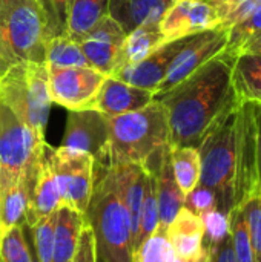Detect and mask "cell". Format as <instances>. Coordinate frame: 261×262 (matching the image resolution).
Returning a JSON list of instances; mask_svg holds the SVG:
<instances>
[{
  "instance_id": "cell-18",
  "label": "cell",
  "mask_w": 261,
  "mask_h": 262,
  "mask_svg": "<svg viewBox=\"0 0 261 262\" xmlns=\"http://www.w3.org/2000/svg\"><path fill=\"white\" fill-rule=\"evenodd\" d=\"M166 236L174 249L175 256L180 259L200 261L208 256V250L203 244L205 226L202 216L185 206L168 226Z\"/></svg>"
},
{
  "instance_id": "cell-7",
  "label": "cell",
  "mask_w": 261,
  "mask_h": 262,
  "mask_svg": "<svg viewBox=\"0 0 261 262\" xmlns=\"http://www.w3.org/2000/svg\"><path fill=\"white\" fill-rule=\"evenodd\" d=\"M46 140L0 103V189L23 178L38 163Z\"/></svg>"
},
{
  "instance_id": "cell-34",
  "label": "cell",
  "mask_w": 261,
  "mask_h": 262,
  "mask_svg": "<svg viewBox=\"0 0 261 262\" xmlns=\"http://www.w3.org/2000/svg\"><path fill=\"white\" fill-rule=\"evenodd\" d=\"M228 32H229V41H228L226 52H229V54H234L245 41H248L254 35L260 34L261 3L254 9V12L249 17H246L245 20H242L237 25H234L232 28H229Z\"/></svg>"
},
{
  "instance_id": "cell-24",
  "label": "cell",
  "mask_w": 261,
  "mask_h": 262,
  "mask_svg": "<svg viewBox=\"0 0 261 262\" xmlns=\"http://www.w3.org/2000/svg\"><path fill=\"white\" fill-rule=\"evenodd\" d=\"M171 166L175 177V181L185 196L192 192L198 183L202 175V160L198 147L192 146H171Z\"/></svg>"
},
{
  "instance_id": "cell-38",
  "label": "cell",
  "mask_w": 261,
  "mask_h": 262,
  "mask_svg": "<svg viewBox=\"0 0 261 262\" xmlns=\"http://www.w3.org/2000/svg\"><path fill=\"white\" fill-rule=\"evenodd\" d=\"M208 258L206 262H237L234 255V247H232V239L231 235L223 239L222 243L208 247Z\"/></svg>"
},
{
  "instance_id": "cell-29",
  "label": "cell",
  "mask_w": 261,
  "mask_h": 262,
  "mask_svg": "<svg viewBox=\"0 0 261 262\" xmlns=\"http://www.w3.org/2000/svg\"><path fill=\"white\" fill-rule=\"evenodd\" d=\"M240 207L246 220L255 262H261V187L258 184L242 201Z\"/></svg>"
},
{
  "instance_id": "cell-5",
  "label": "cell",
  "mask_w": 261,
  "mask_h": 262,
  "mask_svg": "<svg viewBox=\"0 0 261 262\" xmlns=\"http://www.w3.org/2000/svg\"><path fill=\"white\" fill-rule=\"evenodd\" d=\"M0 103L45 138L51 112L48 71L45 63L17 61L0 77Z\"/></svg>"
},
{
  "instance_id": "cell-42",
  "label": "cell",
  "mask_w": 261,
  "mask_h": 262,
  "mask_svg": "<svg viewBox=\"0 0 261 262\" xmlns=\"http://www.w3.org/2000/svg\"><path fill=\"white\" fill-rule=\"evenodd\" d=\"M208 258V256H206ZM206 258L205 259H200V261H186V259H180V258H175V261L174 262H206Z\"/></svg>"
},
{
  "instance_id": "cell-2",
  "label": "cell",
  "mask_w": 261,
  "mask_h": 262,
  "mask_svg": "<svg viewBox=\"0 0 261 262\" xmlns=\"http://www.w3.org/2000/svg\"><path fill=\"white\" fill-rule=\"evenodd\" d=\"M168 146H171L168 115L157 100L143 109L108 118L106 166H145Z\"/></svg>"
},
{
  "instance_id": "cell-16",
  "label": "cell",
  "mask_w": 261,
  "mask_h": 262,
  "mask_svg": "<svg viewBox=\"0 0 261 262\" xmlns=\"http://www.w3.org/2000/svg\"><path fill=\"white\" fill-rule=\"evenodd\" d=\"M152 101H154L152 92L140 89L137 86H132L126 81L108 75L95 97L94 109L111 118V117L143 109Z\"/></svg>"
},
{
  "instance_id": "cell-30",
  "label": "cell",
  "mask_w": 261,
  "mask_h": 262,
  "mask_svg": "<svg viewBox=\"0 0 261 262\" xmlns=\"http://www.w3.org/2000/svg\"><path fill=\"white\" fill-rule=\"evenodd\" d=\"M0 256L5 262H38L29 252L23 226H14L3 232L0 241Z\"/></svg>"
},
{
  "instance_id": "cell-21",
  "label": "cell",
  "mask_w": 261,
  "mask_h": 262,
  "mask_svg": "<svg viewBox=\"0 0 261 262\" xmlns=\"http://www.w3.org/2000/svg\"><path fill=\"white\" fill-rule=\"evenodd\" d=\"M232 88L238 101L261 104V54H234Z\"/></svg>"
},
{
  "instance_id": "cell-1",
  "label": "cell",
  "mask_w": 261,
  "mask_h": 262,
  "mask_svg": "<svg viewBox=\"0 0 261 262\" xmlns=\"http://www.w3.org/2000/svg\"><path fill=\"white\" fill-rule=\"evenodd\" d=\"M234 55L223 51L186 80L154 97L168 115L172 147H198L211 126L238 100L232 88Z\"/></svg>"
},
{
  "instance_id": "cell-32",
  "label": "cell",
  "mask_w": 261,
  "mask_h": 262,
  "mask_svg": "<svg viewBox=\"0 0 261 262\" xmlns=\"http://www.w3.org/2000/svg\"><path fill=\"white\" fill-rule=\"evenodd\" d=\"M55 213L43 218L34 227H31L35 258L38 262H52L54 256V230H55Z\"/></svg>"
},
{
  "instance_id": "cell-44",
  "label": "cell",
  "mask_w": 261,
  "mask_h": 262,
  "mask_svg": "<svg viewBox=\"0 0 261 262\" xmlns=\"http://www.w3.org/2000/svg\"><path fill=\"white\" fill-rule=\"evenodd\" d=\"M97 262H103V261H102V259H100V258L97 256Z\"/></svg>"
},
{
  "instance_id": "cell-35",
  "label": "cell",
  "mask_w": 261,
  "mask_h": 262,
  "mask_svg": "<svg viewBox=\"0 0 261 262\" xmlns=\"http://www.w3.org/2000/svg\"><path fill=\"white\" fill-rule=\"evenodd\" d=\"M185 207H188L189 210H192L194 213L202 216L203 213H206L212 209H217V196L211 189L198 184L192 192H189L186 195Z\"/></svg>"
},
{
  "instance_id": "cell-10",
  "label": "cell",
  "mask_w": 261,
  "mask_h": 262,
  "mask_svg": "<svg viewBox=\"0 0 261 262\" xmlns=\"http://www.w3.org/2000/svg\"><path fill=\"white\" fill-rule=\"evenodd\" d=\"M228 41H229V32L228 29L223 28L205 31L188 37L182 45L180 51L172 58L168 72L154 97L168 92L169 89L186 80L189 75H192L203 64H206L209 60L226 51Z\"/></svg>"
},
{
  "instance_id": "cell-6",
  "label": "cell",
  "mask_w": 261,
  "mask_h": 262,
  "mask_svg": "<svg viewBox=\"0 0 261 262\" xmlns=\"http://www.w3.org/2000/svg\"><path fill=\"white\" fill-rule=\"evenodd\" d=\"M49 15L43 0H0V40L17 61L45 63Z\"/></svg>"
},
{
  "instance_id": "cell-4",
  "label": "cell",
  "mask_w": 261,
  "mask_h": 262,
  "mask_svg": "<svg viewBox=\"0 0 261 262\" xmlns=\"http://www.w3.org/2000/svg\"><path fill=\"white\" fill-rule=\"evenodd\" d=\"M238 103L240 101L229 107L211 126L198 146L202 160V175L198 184L215 193L217 209L228 215L234 207H237Z\"/></svg>"
},
{
  "instance_id": "cell-41",
  "label": "cell",
  "mask_w": 261,
  "mask_h": 262,
  "mask_svg": "<svg viewBox=\"0 0 261 262\" xmlns=\"http://www.w3.org/2000/svg\"><path fill=\"white\" fill-rule=\"evenodd\" d=\"M14 63H17L15 57L9 52V49L0 40V72H6V69L11 68Z\"/></svg>"
},
{
  "instance_id": "cell-27",
  "label": "cell",
  "mask_w": 261,
  "mask_h": 262,
  "mask_svg": "<svg viewBox=\"0 0 261 262\" xmlns=\"http://www.w3.org/2000/svg\"><path fill=\"white\" fill-rule=\"evenodd\" d=\"M149 180L148 186L145 190V198L142 204V212H140V224H138V232L134 239L132 252L148 238L151 236L157 229H158V200H157V181H155V172L149 169Z\"/></svg>"
},
{
  "instance_id": "cell-23",
  "label": "cell",
  "mask_w": 261,
  "mask_h": 262,
  "mask_svg": "<svg viewBox=\"0 0 261 262\" xmlns=\"http://www.w3.org/2000/svg\"><path fill=\"white\" fill-rule=\"evenodd\" d=\"M109 0H71L65 34L78 41L97 21L108 15Z\"/></svg>"
},
{
  "instance_id": "cell-15",
  "label": "cell",
  "mask_w": 261,
  "mask_h": 262,
  "mask_svg": "<svg viewBox=\"0 0 261 262\" xmlns=\"http://www.w3.org/2000/svg\"><path fill=\"white\" fill-rule=\"evenodd\" d=\"M186 38L188 37L162 45L155 52H152L145 60L115 69L111 74V77L126 81L140 89L149 91L155 95L160 83L163 81V78L168 72V68L171 64L172 58L180 51V48Z\"/></svg>"
},
{
  "instance_id": "cell-19",
  "label": "cell",
  "mask_w": 261,
  "mask_h": 262,
  "mask_svg": "<svg viewBox=\"0 0 261 262\" xmlns=\"http://www.w3.org/2000/svg\"><path fill=\"white\" fill-rule=\"evenodd\" d=\"M169 5L171 0H109L108 15L128 34L137 26L158 25Z\"/></svg>"
},
{
  "instance_id": "cell-9",
  "label": "cell",
  "mask_w": 261,
  "mask_h": 262,
  "mask_svg": "<svg viewBox=\"0 0 261 262\" xmlns=\"http://www.w3.org/2000/svg\"><path fill=\"white\" fill-rule=\"evenodd\" d=\"M46 71L51 101L68 111L94 109L95 97L108 77L91 66H46Z\"/></svg>"
},
{
  "instance_id": "cell-43",
  "label": "cell",
  "mask_w": 261,
  "mask_h": 262,
  "mask_svg": "<svg viewBox=\"0 0 261 262\" xmlns=\"http://www.w3.org/2000/svg\"><path fill=\"white\" fill-rule=\"evenodd\" d=\"M3 232H5V229H3V226L0 224V241H2V236H3Z\"/></svg>"
},
{
  "instance_id": "cell-37",
  "label": "cell",
  "mask_w": 261,
  "mask_h": 262,
  "mask_svg": "<svg viewBox=\"0 0 261 262\" xmlns=\"http://www.w3.org/2000/svg\"><path fill=\"white\" fill-rule=\"evenodd\" d=\"M72 262H97V247H95V238L91 230V227L86 224L78 241V247L75 252V256Z\"/></svg>"
},
{
  "instance_id": "cell-12",
  "label": "cell",
  "mask_w": 261,
  "mask_h": 262,
  "mask_svg": "<svg viewBox=\"0 0 261 262\" xmlns=\"http://www.w3.org/2000/svg\"><path fill=\"white\" fill-rule=\"evenodd\" d=\"M220 28V17L208 0H172L158 21L165 43Z\"/></svg>"
},
{
  "instance_id": "cell-11",
  "label": "cell",
  "mask_w": 261,
  "mask_h": 262,
  "mask_svg": "<svg viewBox=\"0 0 261 262\" xmlns=\"http://www.w3.org/2000/svg\"><path fill=\"white\" fill-rule=\"evenodd\" d=\"M60 146L91 155L95 164H106L108 117L97 109L68 111Z\"/></svg>"
},
{
  "instance_id": "cell-26",
  "label": "cell",
  "mask_w": 261,
  "mask_h": 262,
  "mask_svg": "<svg viewBox=\"0 0 261 262\" xmlns=\"http://www.w3.org/2000/svg\"><path fill=\"white\" fill-rule=\"evenodd\" d=\"M45 64L55 66V68L89 66L86 57L82 52L78 41L72 40L66 34L54 35L46 40Z\"/></svg>"
},
{
  "instance_id": "cell-20",
  "label": "cell",
  "mask_w": 261,
  "mask_h": 262,
  "mask_svg": "<svg viewBox=\"0 0 261 262\" xmlns=\"http://www.w3.org/2000/svg\"><path fill=\"white\" fill-rule=\"evenodd\" d=\"M86 226L85 215L62 206L55 213L52 262H71L75 256L80 235Z\"/></svg>"
},
{
  "instance_id": "cell-22",
  "label": "cell",
  "mask_w": 261,
  "mask_h": 262,
  "mask_svg": "<svg viewBox=\"0 0 261 262\" xmlns=\"http://www.w3.org/2000/svg\"><path fill=\"white\" fill-rule=\"evenodd\" d=\"M162 45H165V38L158 29V25L137 26L135 29L126 34L115 69L145 60L152 52H155Z\"/></svg>"
},
{
  "instance_id": "cell-48",
  "label": "cell",
  "mask_w": 261,
  "mask_h": 262,
  "mask_svg": "<svg viewBox=\"0 0 261 262\" xmlns=\"http://www.w3.org/2000/svg\"><path fill=\"white\" fill-rule=\"evenodd\" d=\"M71 262H72V261H71Z\"/></svg>"
},
{
  "instance_id": "cell-3",
  "label": "cell",
  "mask_w": 261,
  "mask_h": 262,
  "mask_svg": "<svg viewBox=\"0 0 261 262\" xmlns=\"http://www.w3.org/2000/svg\"><path fill=\"white\" fill-rule=\"evenodd\" d=\"M85 220L94 233L97 256L102 261L132 262L129 213L106 164H95L94 190Z\"/></svg>"
},
{
  "instance_id": "cell-45",
  "label": "cell",
  "mask_w": 261,
  "mask_h": 262,
  "mask_svg": "<svg viewBox=\"0 0 261 262\" xmlns=\"http://www.w3.org/2000/svg\"><path fill=\"white\" fill-rule=\"evenodd\" d=\"M3 74H5V72H0V77H2V75H3Z\"/></svg>"
},
{
  "instance_id": "cell-40",
  "label": "cell",
  "mask_w": 261,
  "mask_h": 262,
  "mask_svg": "<svg viewBox=\"0 0 261 262\" xmlns=\"http://www.w3.org/2000/svg\"><path fill=\"white\" fill-rule=\"evenodd\" d=\"M237 52H257V54H261V32L254 35L252 38H249L248 41H245L234 54H237ZM234 54H231V55H234Z\"/></svg>"
},
{
  "instance_id": "cell-17",
  "label": "cell",
  "mask_w": 261,
  "mask_h": 262,
  "mask_svg": "<svg viewBox=\"0 0 261 262\" xmlns=\"http://www.w3.org/2000/svg\"><path fill=\"white\" fill-rule=\"evenodd\" d=\"M148 169L155 172L157 181V200H158V221L162 229H168L178 210L185 206V193L180 190L172 166H171V146L154 155L146 164Z\"/></svg>"
},
{
  "instance_id": "cell-47",
  "label": "cell",
  "mask_w": 261,
  "mask_h": 262,
  "mask_svg": "<svg viewBox=\"0 0 261 262\" xmlns=\"http://www.w3.org/2000/svg\"><path fill=\"white\" fill-rule=\"evenodd\" d=\"M171 2H172V0H171Z\"/></svg>"
},
{
  "instance_id": "cell-33",
  "label": "cell",
  "mask_w": 261,
  "mask_h": 262,
  "mask_svg": "<svg viewBox=\"0 0 261 262\" xmlns=\"http://www.w3.org/2000/svg\"><path fill=\"white\" fill-rule=\"evenodd\" d=\"M202 221H203V226H205L203 244H205L206 249L222 243L223 239H226L231 235L229 215L218 210V209H212V210L203 213Z\"/></svg>"
},
{
  "instance_id": "cell-28",
  "label": "cell",
  "mask_w": 261,
  "mask_h": 262,
  "mask_svg": "<svg viewBox=\"0 0 261 262\" xmlns=\"http://www.w3.org/2000/svg\"><path fill=\"white\" fill-rule=\"evenodd\" d=\"M175 258L174 249L166 236V229L160 226L132 252V262H174Z\"/></svg>"
},
{
  "instance_id": "cell-31",
  "label": "cell",
  "mask_w": 261,
  "mask_h": 262,
  "mask_svg": "<svg viewBox=\"0 0 261 262\" xmlns=\"http://www.w3.org/2000/svg\"><path fill=\"white\" fill-rule=\"evenodd\" d=\"M229 223H231V239H232L234 255L237 262H255L246 220L240 206L231 210Z\"/></svg>"
},
{
  "instance_id": "cell-39",
  "label": "cell",
  "mask_w": 261,
  "mask_h": 262,
  "mask_svg": "<svg viewBox=\"0 0 261 262\" xmlns=\"http://www.w3.org/2000/svg\"><path fill=\"white\" fill-rule=\"evenodd\" d=\"M255 118V147H257V184L261 187V104L252 103Z\"/></svg>"
},
{
  "instance_id": "cell-25",
  "label": "cell",
  "mask_w": 261,
  "mask_h": 262,
  "mask_svg": "<svg viewBox=\"0 0 261 262\" xmlns=\"http://www.w3.org/2000/svg\"><path fill=\"white\" fill-rule=\"evenodd\" d=\"M26 209V178L0 189V224L5 230L14 226H25Z\"/></svg>"
},
{
  "instance_id": "cell-46",
  "label": "cell",
  "mask_w": 261,
  "mask_h": 262,
  "mask_svg": "<svg viewBox=\"0 0 261 262\" xmlns=\"http://www.w3.org/2000/svg\"><path fill=\"white\" fill-rule=\"evenodd\" d=\"M0 262H5V261H3V259H2V256H0Z\"/></svg>"
},
{
  "instance_id": "cell-8",
  "label": "cell",
  "mask_w": 261,
  "mask_h": 262,
  "mask_svg": "<svg viewBox=\"0 0 261 262\" xmlns=\"http://www.w3.org/2000/svg\"><path fill=\"white\" fill-rule=\"evenodd\" d=\"M46 154L60 187L62 206L85 215L94 190L95 160L85 152L62 146L46 144Z\"/></svg>"
},
{
  "instance_id": "cell-14",
  "label": "cell",
  "mask_w": 261,
  "mask_h": 262,
  "mask_svg": "<svg viewBox=\"0 0 261 262\" xmlns=\"http://www.w3.org/2000/svg\"><path fill=\"white\" fill-rule=\"evenodd\" d=\"M125 38L126 32L122 25L111 15H105L78 40V45L91 68L111 75L117 66Z\"/></svg>"
},
{
  "instance_id": "cell-36",
  "label": "cell",
  "mask_w": 261,
  "mask_h": 262,
  "mask_svg": "<svg viewBox=\"0 0 261 262\" xmlns=\"http://www.w3.org/2000/svg\"><path fill=\"white\" fill-rule=\"evenodd\" d=\"M49 15V37L65 34L71 0H43Z\"/></svg>"
},
{
  "instance_id": "cell-13",
  "label": "cell",
  "mask_w": 261,
  "mask_h": 262,
  "mask_svg": "<svg viewBox=\"0 0 261 262\" xmlns=\"http://www.w3.org/2000/svg\"><path fill=\"white\" fill-rule=\"evenodd\" d=\"M46 144L38 163L26 177L28 209L25 215V226L29 229L62 207V193L46 154Z\"/></svg>"
}]
</instances>
